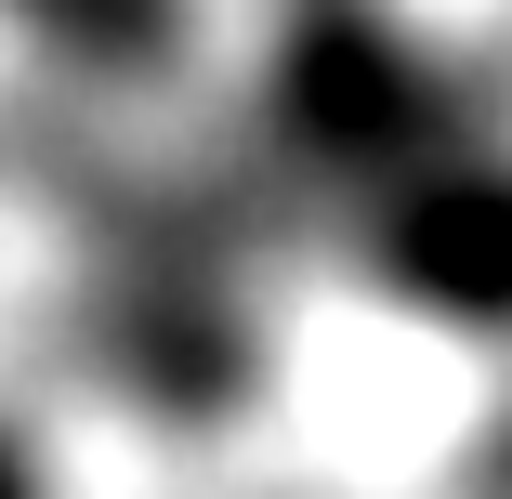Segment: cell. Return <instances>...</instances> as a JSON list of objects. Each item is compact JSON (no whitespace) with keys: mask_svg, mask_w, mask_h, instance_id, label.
Returning a JSON list of instances; mask_svg holds the SVG:
<instances>
[{"mask_svg":"<svg viewBox=\"0 0 512 499\" xmlns=\"http://www.w3.org/2000/svg\"><path fill=\"white\" fill-rule=\"evenodd\" d=\"M0 499H27V473H14V447H0Z\"/></svg>","mask_w":512,"mask_h":499,"instance_id":"cell-1","label":"cell"}]
</instances>
